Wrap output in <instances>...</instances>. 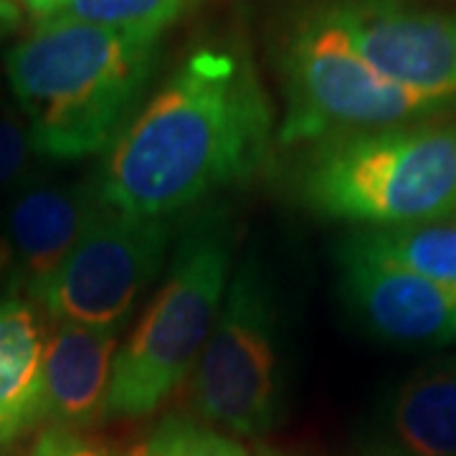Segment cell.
Listing matches in <instances>:
<instances>
[{
  "label": "cell",
  "instance_id": "1",
  "mask_svg": "<svg viewBox=\"0 0 456 456\" xmlns=\"http://www.w3.org/2000/svg\"><path fill=\"white\" fill-rule=\"evenodd\" d=\"M274 110L246 51H191L107 147L102 206L170 218L248 180L269 158Z\"/></svg>",
  "mask_w": 456,
  "mask_h": 456
},
{
  "label": "cell",
  "instance_id": "2",
  "mask_svg": "<svg viewBox=\"0 0 456 456\" xmlns=\"http://www.w3.org/2000/svg\"><path fill=\"white\" fill-rule=\"evenodd\" d=\"M160 38L82 20H36L5 56L36 155L69 163L107 152L140 110Z\"/></svg>",
  "mask_w": 456,
  "mask_h": 456
},
{
  "label": "cell",
  "instance_id": "3",
  "mask_svg": "<svg viewBox=\"0 0 456 456\" xmlns=\"http://www.w3.org/2000/svg\"><path fill=\"white\" fill-rule=\"evenodd\" d=\"M297 196L362 231L421 226L456 213V119L353 132L314 142L297 167Z\"/></svg>",
  "mask_w": 456,
  "mask_h": 456
},
{
  "label": "cell",
  "instance_id": "4",
  "mask_svg": "<svg viewBox=\"0 0 456 456\" xmlns=\"http://www.w3.org/2000/svg\"><path fill=\"white\" fill-rule=\"evenodd\" d=\"M233 226L206 213L185 228L160 289L117 350L107 419H140L193 373L233 272Z\"/></svg>",
  "mask_w": 456,
  "mask_h": 456
},
{
  "label": "cell",
  "instance_id": "5",
  "mask_svg": "<svg viewBox=\"0 0 456 456\" xmlns=\"http://www.w3.org/2000/svg\"><path fill=\"white\" fill-rule=\"evenodd\" d=\"M284 89L281 145H314L327 137L373 132L449 117L456 110L408 92L368 64L317 3L289 23L279 46Z\"/></svg>",
  "mask_w": 456,
  "mask_h": 456
},
{
  "label": "cell",
  "instance_id": "6",
  "mask_svg": "<svg viewBox=\"0 0 456 456\" xmlns=\"http://www.w3.org/2000/svg\"><path fill=\"white\" fill-rule=\"evenodd\" d=\"M281 322L274 284L254 254L231 272L218 320L196 368L193 403L241 436L272 431L281 413Z\"/></svg>",
  "mask_w": 456,
  "mask_h": 456
},
{
  "label": "cell",
  "instance_id": "7",
  "mask_svg": "<svg viewBox=\"0 0 456 456\" xmlns=\"http://www.w3.org/2000/svg\"><path fill=\"white\" fill-rule=\"evenodd\" d=\"M167 251V218L134 216L99 203L82 239L31 302L56 325L119 332L160 277Z\"/></svg>",
  "mask_w": 456,
  "mask_h": 456
},
{
  "label": "cell",
  "instance_id": "8",
  "mask_svg": "<svg viewBox=\"0 0 456 456\" xmlns=\"http://www.w3.org/2000/svg\"><path fill=\"white\" fill-rule=\"evenodd\" d=\"M325 8L378 74L456 110V13L403 0H327Z\"/></svg>",
  "mask_w": 456,
  "mask_h": 456
},
{
  "label": "cell",
  "instance_id": "9",
  "mask_svg": "<svg viewBox=\"0 0 456 456\" xmlns=\"http://www.w3.org/2000/svg\"><path fill=\"white\" fill-rule=\"evenodd\" d=\"M97 208L94 178L33 170L20 180L0 206V294L31 299L64 264Z\"/></svg>",
  "mask_w": 456,
  "mask_h": 456
},
{
  "label": "cell",
  "instance_id": "10",
  "mask_svg": "<svg viewBox=\"0 0 456 456\" xmlns=\"http://www.w3.org/2000/svg\"><path fill=\"white\" fill-rule=\"evenodd\" d=\"M340 292L358 322L403 347L456 345V287L342 248Z\"/></svg>",
  "mask_w": 456,
  "mask_h": 456
},
{
  "label": "cell",
  "instance_id": "11",
  "mask_svg": "<svg viewBox=\"0 0 456 456\" xmlns=\"http://www.w3.org/2000/svg\"><path fill=\"white\" fill-rule=\"evenodd\" d=\"M119 332L56 325L44 355V419L56 428H86L104 419Z\"/></svg>",
  "mask_w": 456,
  "mask_h": 456
},
{
  "label": "cell",
  "instance_id": "12",
  "mask_svg": "<svg viewBox=\"0 0 456 456\" xmlns=\"http://www.w3.org/2000/svg\"><path fill=\"white\" fill-rule=\"evenodd\" d=\"M378 456H456V353L401 380L378 413Z\"/></svg>",
  "mask_w": 456,
  "mask_h": 456
},
{
  "label": "cell",
  "instance_id": "13",
  "mask_svg": "<svg viewBox=\"0 0 456 456\" xmlns=\"http://www.w3.org/2000/svg\"><path fill=\"white\" fill-rule=\"evenodd\" d=\"M46 332L28 297L0 294V446L44 419Z\"/></svg>",
  "mask_w": 456,
  "mask_h": 456
},
{
  "label": "cell",
  "instance_id": "14",
  "mask_svg": "<svg viewBox=\"0 0 456 456\" xmlns=\"http://www.w3.org/2000/svg\"><path fill=\"white\" fill-rule=\"evenodd\" d=\"M342 248L370 259L391 261L408 272L456 287V213L421 226L358 231Z\"/></svg>",
  "mask_w": 456,
  "mask_h": 456
},
{
  "label": "cell",
  "instance_id": "15",
  "mask_svg": "<svg viewBox=\"0 0 456 456\" xmlns=\"http://www.w3.org/2000/svg\"><path fill=\"white\" fill-rule=\"evenodd\" d=\"M196 3L200 0H53L46 16L38 20H82L104 28L163 36Z\"/></svg>",
  "mask_w": 456,
  "mask_h": 456
},
{
  "label": "cell",
  "instance_id": "16",
  "mask_svg": "<svg viewBox=\"0 0 456 456\" xmlns=\"http://www.w3.org/2000/svg\"><path fill=\"white\" fill-rule=\"evenodd\" d=\"M130 456H248L246 449L226 434L200 426L191 419H165Z\"/></svg>",
  "mask_w": 456,
  "mask_h": 456
},
{
  "label": "cell",
  "instance_id": "17",
  "mask_svg": "<svg viewBox=\"0 0 456 456\" xmlns=\"http://www.w3.org/2000/svg\"><path fill=\"white\" fill-rule=\"evenodd\" d=\"M31 134L20 114L0 112V196L11 193L20 180L33 173Z\"/></svg>",
  "mask_w": 456,
  "mask_h": 456
},
{
  "label": "cell",
  "instance_id": "18",
  "mask_svg": "<svg viewBox=\"0 0 456 456\" xmlns=\"http://www.w3.org/2000/svg\"><path fill=\"white\" fill-rule=\"evenodd\" d=\"M31 456H110L104 449L84 441L82 436L66 431V428H51L41 439L36 441Z\"/></svg>",
  "mask_w": 456,
  "mask_h": 456
},
{
  "label": "cell",
  "instance_id": "19",
  "mask_svg": "<svg viewBox=\"0 0 456 456\" xmlns=\"http://www.w3.org/2000/svg\"><path fill=\"white\" fill-rule=\"evenodd\" d=\"M20 18H23V11L18 0H0V41L16 31Z\"/></svg>",
  "mask_w": 456,
  "mask_h": 456
},
{
  "label": "cell",
  "instance_id": "20",
  "mask_svg": "<svg viewBox=\"0 0 456 456\" xmlns=\"http://www.w3.org/2000/svg\"><path fill=\"white\" fill-rule=\"evenodd\" d=\"M28 13H31L33 20H38V18L46 16V11H49V5L53 0H18Z\"/></svg>",
  "mask_w": 456,
  "mask_h": 456
}]
</instances>
